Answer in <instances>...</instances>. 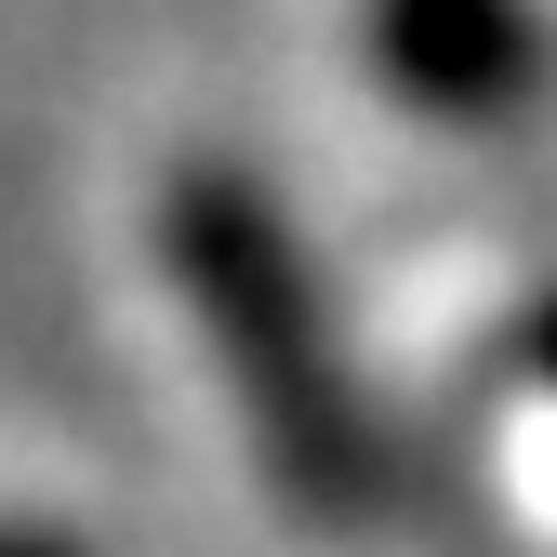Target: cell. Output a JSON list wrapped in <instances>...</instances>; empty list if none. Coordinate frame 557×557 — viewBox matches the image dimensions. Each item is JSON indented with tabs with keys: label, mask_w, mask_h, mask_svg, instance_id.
<instances>
[{
	"label": "cell",
	"mask_w": 557,
	"mask_h": 557,
	"mask_svg": "<svg viewBox=\"0 0 557 557\" xmlns=\"http://www.w3.org/2000/svg\"><path fill=\"white\" fill-rule=\"evenodd\" d=\"M160 265H173L199 345H213L239 425H252L265 492L306 531H372L398 492V451L372 425L359 372H345V332H332V293H319L293 213L239 160H186L160 186Z\"/></svg>",
	"instance_id": "1"
},
{
	"label": "cell",
	"mask_w": 557,
	"mask_h": 557,
	"mask_svg": "<svg viewBox=\"0 0 557 557\" xmlns=\"http://www.w3.org/2000/svg\"><path fill=\"white\" fill-rule=\"evenodd\" d=\"M0 557H94L81 531H40V518H0Z\"/></svg>",
	"instance_id": "3"
},
{
	"label": "cell",
	"mask_w": 557,
	"mask_h": 557,
	"mask_svg": "<svg viewBox=\"0 0 557 557\" xmlns=\"http://www.w3.org/2000/svg\"><path fill=\"white\" fill-rule=\"evenodd\" d=\"M518 359H531V372H544V385H557V293H544V306H531V319H518Z\"/></svg>",
	"instance_id": "4"
},
{
	"label": "cell",
	"mask_w": 557,
	"mask_h": 557,
	"mask_svg": "<svg viewBox=\"0 0 557 557\" xmlns=\"http://www.w3.org/2000/svg\"><path fill=\"white\" fill-rule=\"evenodd\" d=\"M359 66L451 133H505L557 81V27L544 0H359Z\"/></svg>",
	"instance_id": "2"
}]
</instances>
